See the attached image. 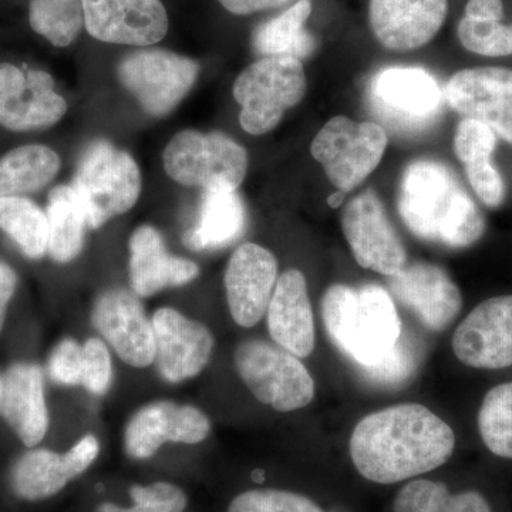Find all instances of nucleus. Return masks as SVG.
Instances as JSON below:
<instances>
[{"label":"nucleus","mask_w":512,"mask_h":512,"mask_svg":"<svg viewBox=\"0 0 512 512\" xmlns=\"http://www.w3.org/2000/svg\"><path fill=\"white\" fill-rule=\"evenodd\" d=\"M349 448L360 476L376 484H396L446 464L456 436L426 406L397 404L360 420Z\"/></svg>","instance_id":"1"},{"label":"nucleus","mask_w":512,"mask_h":512,"mask_svg":"<svg viewBox=\"0 0 512 512\" xmlns=\"http://www.w3.org/2000/svg\"><path fill=\"white\" fill-rule=\"evenodd\" d=\"M397 211L414 237L447 248L471 247L485 232L483 212L451 168L437 160L421 158L404 168Z\"/></svg>","instance_id":"2"},{"label":"nucleus","mask_w":512,"mask_h":512,"mask_svg":"<svg viewBox=\"0 0 512 512\" xmlns=\"http://www.w3.org/2000/svg\"><path fill=\"white\" fill-rule=\"evenodd\" d=\"M322 316L333 345L362 370L383 365L402 339L399 312L380 285L329 286Z\"/></svg>","instance_id":"3"},{"label":"nucleus","mask_w":512,"mask_h":512,"mask_svg":"<svg viewBox=\"0 0 512 512\" xmlns=\"http://www.w3.org/2000/svg\"><path fill=\"white\" fill-rule=\"evenodd\" d=\"M305 69L289 56H264L249 64L234 83V99L241 106L239 123L252 136L274 130L285 111L305 97Z\"/></svg>","instance_id":"4"},{"label":"nucleus","mask_w":512,"mask_h":512,"mask_svg":"<svg viewBox=\"0 0 512 512\" xmlns=\"http://www.w3.org/2000/svg\"><path fill=\"white\" fill-rule=\"evenodd\" d=\"M70 185L82 201L90 228L97 229L136 205L140 168L126 151L96 141L84 151Z\"/></svg>","instance_id":"5"},{"label":"nucleus","mask_w":512,"mask_h":512,"mask_svg":"<svg viewBox=\"0 0 512 512\" xmlns=\"http://www.w3.org/2000/svg\"><path fill=\"white\" fill-rule=\"evenodd\" d=\"M234 365L255 399L276 412H295L315 399L311 373L299 357L279 345L245 340L235 350Z\"/></svg>","instance_id":"6"},{"label":"nucleus","mask_w":512,"mask_h":512,"mask_svg":"<svg viewBox=\"0 0 512 512\" xmlns=\"http://www.w3.org/2000/svg\"><path fill=\"white\" fill-rule=\"evenodd\" d=\"M165 173L185 187L238 190L248 171V154L227 134L185 130L171 138L163 154Z\"/></svg>","instance_id":"7"},{"label":"nucleus","mask_w":512,"mask_h":512,"mask_svg":"<svg viewBox=\"0 0 512 512\" xmlns=\"http://www.w3.org/2000/svg\"><path fill=\"white\" fill-rule=\"evenodd\" d=\"M387 144L389 137L379 124L336 116L313 138L311 154L322 165L330 184L346 194L379 167Z\"/></svg>","instance_id":"8"},{"label":"nucleus","mask_w":512,"mask_h":512,"mask_svg":"<svg viewBox=\"0 0 512 512\" xmlns=\"http://www.w3.org/2000/svg\"><path fill=\"white\" fill-rule=\"evenodd\" d=\"M200 66L164 49H141L124 57L120 82L151 116L171 113L197 82Z\"/></svg>","instance_id":"9"},{"label":"nucleus","mask_w":512,"mask_h":512,"mask_svg":"<svg viewBox=\"0 0 512 512\" xmlns=\"http://www.w3.org/2000/svg\"><path fill=\"white\" fill-rule=\"evenodd\" d=\"M342 229L362 268L386 276L397 275L406 268V247L375 192H362L346 205Z\"/></svg>","instance_id":"10"},{"label":"nucleus","mask_w":512,"mask_h":512,"mask_svg":"<svg viewBox=\"0 0 512 512\" xmlns=\"http://www.w3.org/2000/svg\"><path fill=\"white\" fill-rule=\"evenodd\" d=\"M211 433L207 414L192 406L158 400L138 409L124 430V450L133 460L156 456L167 443L198 444Z\"/></svg>","instance_id":"11"},{"label":"nucleus","mask_w":512,"mask_h":512,"mask_svg":"<svg viewBox=\"0 0 512 512\" xmlns=\"http://www.w3.org/2000/svg\"><path fill=\"white\" fill-rule=\"evenodd\" d=\"M66 111V100L56 92L49 73L0 64V126L10 131L42 130L59 123Z\"/></svg>","instance_id":"12"},{"label":"nucleus","mask_w":512,"mask_h":512,"mask_svg":"<svg viewBox=\"0 0 512 512\" xmlns=\"http://www.w3.org/2000/svg\"><path fill=\"white\" fill-rule=\"evenodd\" d=\"M446 103L464 119L481 121L512 146V70L473 67L460 70L444 89Z\"/></svg>","instance_id":"13"},{"label":"nucleus","mask_w":512,"mask_h":512,"mask_svg":"<svg viewBox=\"0 0 512 512\" xmlns=\"http://www.w3.org/2000/svg\"><path fill=\"white\" fill-rule=\"evenodd\" d=\"M92 323L104 342L127 365L144 369L156 356L153 322L134 292L113 288L94 302Z\"/></svg>","instance_id":"14"},{"label":"nucleus","mask_w":512,"mask_h":512,"mask_svg":"<svg viewBox=\"0 0 512 512\" xmlns=\"http://www.w3.org/2000/svg\"><path fill=\"white\" fill-rule=\"evenodd\" d=\"M157 370L168 383H183L200 375L210 363L215 340L198 320L173 308H161L153 318Z\"/></svg>","instance_id":"15"},{"label":"nucleus","mask_w":512,"mask_h":512,"mask_svg":"<svg viewBox=\"0 0 512 512\" xmlns=\"http://www.w3.org/2000/svg\"><path fill=\"white\" fill-rule=\"evenodd\" d=\"M84 28L94 39L113 45L147 47L168 32L161 0H82Z\"/></svg>","instance_id":"16"},{"label":"nucleus","mask_w":512,"mask_h":512,"mask_svg":"<svg viewBox=\"0 0 512 512\" xmlns=\"http://www.w3.org/2000/svg\"><path fill=\"white\" fill-rule=\"evenodd\" d=\"M370 94L384 119L409 128L433 123L446 101L439 82L417 67L382 70L373 77Z\"/></svg>","instance_id":"17"},{"label":"nucleus","mask_w":512,"mask_h":512,"mask_svg":"<svg viewBox=\"0 0 512 512\" xmlns=\"http://www.w3.org/2000/svg\"><path fill=\"white\" fill-rule=\"evenodd\" d=\"M453 352L474 369L512 366V295L487 299L474 308L454 332Z\"/></svg>","instance_id":"18"},{"label":"nucleus","mask_w":512,"mask_h":512,"mask_svg":"<svg viewBox=\"0 0 512 512\" xmlns=\"http://www.w3.org/2000/svg\"><path fill=\"white\" fill-rule=\"evenodd\" d=\"M278 282V261L258 244H242L229 258L224 274L232 319L242 328H254L266 315Z\"/></svg>","instance_id":"19"},{"label":"nucleus","mask_w":512,"mask_h":512,"mask_svg":"<svg viewBox=\"0 0 512 512\" xmlns=\"http://www.w3.org/2000/svg\"><path fill=\"white\" fill-rule=\"evenodd\" d=\"M447 13L448 0H369L373 36L392 52H413L429 45Z\"/></svg>","instance_id":"20"},{"label":"nucleus","mask_w":512,"mask_h":512,"mask_svg":"<svg viewBox=\"0 0 512 512\" xmlns=\"http://www.w3.org/2000/svg\"><path fill=\"white\" fill-rule=\"evenodd\" d=\"M394 298L410 309L424 328L441 332L451 325L463 308V295L439 265L413 264L389 276Z\"/></svg>","instance_id":"21"},{"label":"nucleus","mask_w":512,"mask_h":512,"mask_svg":"<svg viewBox=\"0 0 512 512\" xmlns=\"http://www.w3.org/2000/svg\"><path fill=\"white\" fill-rule=\"evenodd\" d=\"M0 416L26 447L39 446L49 430L45 376L36 363H15L2 375Z\"/></svg>","instance_id":"22"},{"label":"nucleus","mask_w":512,"mask_h":512,"mask_svg":"<svg viewBox=\"0 0 512 512\" xmlns=\"http://www.w3.org/2000/svg\"><path fill=\"white\" fill-rule=\"evenodd\" d=\"M268 330L276 345L296 357H308L315 349V319L305 275L288 269L279 276L268 311Z\"/></svg>","instance_id":"23"},{"label":"nucleus","mask_w":512,"mask_h":512,"mask_svg":"<svg viewBox=\"0 0 512 512\" xmlns=\"http://www.w3.org/2000/svg\"><path fill=\"white\" fill-rule=\"evenodd\" d=\"M200 275L190 259L171 255L160 232L141 225L130 238L131 288L138 298H150L174 286H184Z\"/></svg>","instance_id":"24"},{"label":"nucleus","mask_w":512,"mask_h":512,"mask_svg":"<svg viewBox=\"0 0 512 512\" xmlns=\"http://www.w3.org/2000/svg\"><path fill=\"white\" fill-rule=\"evenodd\" d=\"M247 225V212L237 190L205 188L197 225L188 229L184 244L192 251H217L234 244Z\"/></svg>","instance_id":"25"},{"label":"nucleus","mask_w":512,"mask_h":512,"mask_svg":"<svg viewBox=\"0 0 512 512\" xmlns=\"http://www.w3.org/2000/svg\"><path fill=\"white\" fill-rule=\"evenodd\" d=\"M74 478L63 454L47 448H30L9 470L10 491L25 501L55 497Z\"/></svg>","instance_id":"26"},{"label":"nucleus","mask_w":512,"mask_h":512,"mask_svg":"<svg viewBox=\"0 0 512 512\" xmlns=\"http://www.w3.org/2000/svg\"><path fill=\"white\" fill-rule=\"evenodd\" d=\"M46 217L47 254L59 264L72 262L82 252L84 235L90 228L87 212L72 185H59L50 191Z\"/></svg>","instance_id":"27"},{"label":"nucleus","mask_w":512,"mask_h":512,"mask_svg":"<svg viewBox=\"0 0 512 512\" xmlns=\"http://www.w3.org/2000/svg\"><path fill=\"white\" fill-rule=\"evenodd\" d=\"M312 0H296L291 8L259 26L252 36V46L258 55L289 56L302 62L315 52L316 42L306 29L311 18Z\"/></svg>","instance_id":"28"},{"label":"nucleus","mask_w":512,"mask_h":512,"mask_svg":"<svg viewBox=\"0 0 512 512\" xmlns=\"http://www.w3.org/2000/svg\"><path fill=\"white\" fill-rule=\"evenodd\" d=\"M60 170L55 150L29 144L0 158V197H23L46 187Z\"/></svg>","instance_id":"29"},{"label":"nucleus","mask_w":512,"mask_h":512,"mask_svg":"<svg viewBox=\"0 0 512 512\" xmlns=\"http://www.w3.org/2000/svg\"><path fill=\"white\" fill-rule=\"evenodd\" d=\"M0 231L30 259H40L47 254L46 212L29 198L0 197Z\"/></svg>","instance_id":"30"},{"label":"nucleus","mask_w":512,"mask_h":512,"mask_svg":"<svg viewBox=\"0 0 512 512\" xmlns=\"http://www.w3.org/2000/svg\"><path fill=\"white\" fill-rule=\"evenodd\" d=\"M394 512H493L483 495L467 491L453 495L447 485L414 480L404 485L393 504Z\"/></svg>","instance_id":"31"},{"label":"nucleus","mask_w":512,"mask_h":512,"mask_svg":"<svg viewBox=\"0 0 512 512\" xmlns=\"http://www.w3.org/2000/svg\"><path fill=\"white\" fill-rule=\"evenodd\" d=\"M29 22L53 46L72 45L84 26L82 0H30Z\"/></svg>","instance_id":"32"},{"label":"nucleus","mask_w":512,"mask_h":512,"mask_svg":"<svg viewBox=\"0 0 512 512\" xmlns=\"http://www.w3.org/2000/svg\"><path fill=\"white\" fill-rule=\"evenodd\" d=\"M478 430L491 453L512 460V382L495 386L485 394L478 413Z\"/></svg>","instance_id":"33"},{"label":"nucleus","mask_w":512,"mask_h":512,"mask_svg":"<svg viewBox=\"0 0 512 512\" xmlns=\"http://www.w3.org/2000/svg\"><path fill=\"white\" fill-rule=\"evenodd\" d=\"M131 507L101 503L94 512H185L188 497L178 485L156 481L147 485L130 487Z\"/></svg>","instance_id":"34"},{"label":"nucleus","mask_w":512,"mask_h":512,"mask_svg":"<svg viewBox=\"0 0 512 512\" xmlns=\"http://www.w3.org/2000/svg\"><path fill=\"white\" fill-rule=\"evenodd\" d=\"M457 37L468 52L485 57L512 55V23L463 18L458 22Z\"/></svg>","instance_id":"35"},{"label":"nucleus","mask_w":512,"mask_h":512,"mask_svg":"<svg viewBox=\"0 0 512 512\" xmlns=\"http://www.w3.org/2000/svg\"><path fill=\"white\" fill-rule=\"evenodd\" d=\"M228 512H325L311 498L284 490H251L237 495Z\"/></svg>","instance_id":"36"},{"label":"nucleus","mask_w":512,"mask_h":512,"mask_svg":"<svg viewBox=\"0 0 512 512\" xmlns=\"http://www.w3.org/2000/svg\"><path fill=\"white\" fill-rule=\"evenodd\" d=\"M495 147L497 136L490 127L474 119L460 121L454 134V153L464 167L491 160Z\"/></svg>","instance_id":"37"},{"label":"nucleus","mask_w":512,"mask_h":512,"mask_svg":"<svg viewBox=\"0 0 512 512\" xmlns=\"http://www.w3.org/2000/svg\"><path fill=\"white\" fill-rule=\"evenodd\" d=\"M420 348L417 340L402 335L396 350L383 365L362 370L363 375L373 383L382 386H397L409 380L420 365Z\"/></svg>","instance_id":"38"},{"label":"nucleus","mask_w":512,"mask_h":512,"mask_svg":"<svg viewBox=\"0 0 512 512\" xmlns=\"http://www.w3.org/2000/svg\"><path fill=\"white\" fill-rule=\"evenodd\" d=\"M82 387L96 396L109 392L113 383V360L104 340L87 339L82 345Z\"/></svg>","instance_id":"39"},{"label":"nucleus","mask_w":512,"mask_h":512,"mask_svg":"<svg viewBox=\"0 0 512 512\" xmlns=\"http://www.w3.org/2000/svg\"><path fill=\"white\" fill-rule=\"evenodd\" d=\"M82 345L73 338H64L50 352L47 373L60 386H82Z\"/></svg>","instance_id":"40"},{"label":"nucleus","mask_w":512,"mask_h":512,"mask_svg":"<svg viewBox=\"0 0 512 512\" xmlns=\"http://www.w3.org/2000/svg\"><path fill=\"white\" fill-rule=\"evenodd\" d=\"M468 183L487 207L497 208L505 198V184L491 160L466 165Z\"/></svg>","instance_id":"41"},{"label":"nucleus","mask_w":512,"mask_h":512,"mask_svg":"<svg viewBox=\"0 0 512 512\" xmlns=\"http://www.w3.org/2000/svg\"><path fill=\"white\" fill-rule=\"evenodd\" d=\"M100 454L99 439L93 434H86L73 447H70L66 453H63L67 467L73 478L82 476L89 470L90 466L96 461Z\"/></svg>","instance_id":"42"},{"label":"nucleus","mask_w":512,"mask_h":512,"mask_svg":"<svg viewBox=\"0 0 512 512\" xmlns=\"http://www.w3.org/2000/svg\"><path fill=\"white\" fill-rule=\"evenodd\" d=\"M18 288V275L15 269L0 259V335L5 328L6 316L13 296Z\"/></svg>","instance_id":"43"},{"label":"nucleus","mask_w":512,"mask_h":512,"mask_svg":"<svg viewBox=\"0 0 512 512\" xmlns=\"http://www.w3.org/2000/svg\"><path fill=\"white\" fill-rule=\"evenodd\" d=\"M232 15L248 16L268 9L281 8L293 0H218Z\"/></svg>","instance_id":"44"},{"label":"nucleus","mask_w":512,"mask_h":512,"mask_svg":"<svg viewBox=\"0 0 512 512\" xmlns=\"http://www.w3.org/2000/svg\"><path fill=\"white\" fill-rule=\"evenodd\" d=\"M464 18L501 22L504 19V2L503 0H468L464 8Z\"/></svg>","instance_id":"45"},{"label":"nucleus","mask_w":512,"mask_h":512,"mask_svg":"<svg viewBox=\"0 0 512 512\" xmlns=\"http://www.w3.org/2000/svg\"><path fill=\"white\" fill-rule=\"evenodd\" d=\"M343 200H345V192H335V194L330 195L328 198L329 207L339 208L343 204Z\"/></svg>","instance_id":"46"},{"label":"nucleus","mask_w":512,"mask_h":512,"mask_svg":"<svg viewBox=\"0 0 512 512\" xmlns=\"http://www.w3.org/2000/svg\"><path fill=\"white\" fill-rule=\"evenodd\" d=\"M0 389H2V375H0Z\"/></svg>","instance_id":"47"}]
</instances>
